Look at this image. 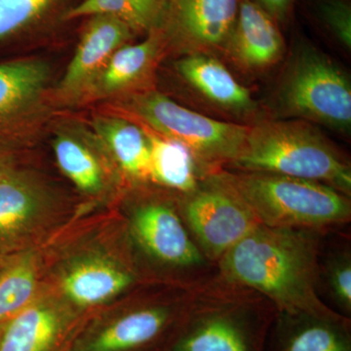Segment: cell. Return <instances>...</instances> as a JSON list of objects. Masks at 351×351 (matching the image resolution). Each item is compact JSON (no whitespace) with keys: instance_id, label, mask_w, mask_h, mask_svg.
Here are the masks:
<instances>
[{"instance_id":"obj_24","label":"cell","mask_w":351,"mask_h":351,"mask_svg":"<svg viewBox=\"0 0 351 351\" xmlns=\"http://www.w3.org/2000/svg\"><path fill=\"white\" fill-rule=\"evenodd\" d=\"M71 0H0V48L40 31L52 23L64 22Z\"/></svg>"},{"instance_id":"obj_16","label":"cell","mask_w":351,"mask_h":351,"mask_svg":"<svg viewBox=\"0 0 351 351\" xmlns=\"http://www.w3.org/2000/svg\"><path fill=\"white\" fill-rule=\"evenodd\" d=\"M52 141L58 166L85 195H98L107 184V173L96 147L98 136L82 123L64 122L57 127Z\"/></svg>"},{"instance_id":"obj_7","label":"cell","mask_w":351,"mask_h":351,"mask_svg":"<svg viewBox=\"0 0 351 351\" xmlns=\"http://www.w3.org/2000/svg\"><path fill=\"white\" fill-rule=\"evenodd\" d=\"M184 203V216L205 253L221 258L261 225L232 191L209 174Z\"/></svg>"},{"instance_id":"obj_11","label":"cell","mask_w":351,"mask_h":351,"mask_svg":"<svg viewBox=\"0 0 351 351\" xmlns=\"http://www.w3.org/2000/svg\"><path fill=\"white\" fill-rule=\"evenodd\" d=\"M285 41L277 22L252 0H240L239 14L223 53L245 71L261 73L278 64Z\"/></svg>"},{"instance_id":"obj_6","label":"cell","mask_w":351,"mask_h":351,"mask_svg":"<svg viewBox=\"0 0 351 351\" xmlns=\"http://www.w3.org/2000/svg\"><path fill=\"white\" fill-rule=\"evenodd\" d=\"M52 75L39 58L0 61V141L12 142L49 117Z\"/></svg>"},{"instance_id":"obj_23","label":"cell","mask_w":351,"mask_h":351,"mask_svg":"<svg viewBox=\"0 0 351 351\" xmlns=\"http://www.w3.org/2000/svg\"><path fill=\"white\" fill-rule=\"evenodd\" d=\"M168 0H82L69 7L63 21L90 17L97 14L113 16L135 34L160 31Z\"/></svg>"},{"instance_id":"obj_19","label":"cell","mask_w":351,"mask_h":351,"mask_svg":"<svg viewBox=\"0 0 351 351\" xmlns=\"http://www.w3.org/2000/svg\"><path fill=\"white\" fill-rule=\"evenodd\" d=\"M68 324V315L56 304L31 302L7 321L0 351H53Z\"/></svg>"},{"instance_id":"obj_20","label":"cell","mask_w":351,"mask_h":351,"mask_svg":"<svg viewBox=\"0 0 351 351\" xmlns=\"http://www.w3.org/2000/svg\"><path fill=\"white\" fill-rule=\"evenodd\" d=\"M131 274L117 263L90 257L75 263L64 274L62 287L66 298L78 306L103 304L126 290Z\"/></svg>"},{"instance_id":"obj_21","label":"cell","mask_w":351,"mask_h":351,"mask_svg":"<svg viewBox=\"0 0 351 351\" xmlns=\"http://www.w3.org/2000/svg\"><path fill=\"white\" fill-rule=\"evenodd\" d=\"M141 125V124H140ZM151 147L152 181L180 193H193L201 184L200 161L186 145L144 125Z\"/></svg>"},{"instance_id":"obj_10","label":"cell","mask_w":351,"mask_h":351,"mask_svg":"<svg viewBox=\"0 0 351 351\" xmlns=\"http://www.w3.org/2000/svg\"><path fill=\"white\" fill-rule=\"evenodd\" d=\"M166 53L167 47L161 31L147 34L141 43L121 46L95 80L86 101L121 99L154 89L152 82L157 66Z\"/></svg>"},{"instance_id":"obj_22","label":"cell","mask_w":351,"mask_h":351,"mask_svg":"<svg viewBox=\"0 0 351 351\" xmlns=\"http://www.w3.org/2000/svg\"><path fill=\"white\" fill-rule=\"evenodd\" d=\"M287 316L276 351H351L348 320Z\"/></svg>"},{"instance_id":"obj_17","label":"cell","mask_w":351,"mask_h":351,"mask_svg":"<svg viewBox=\"0 0 351 351\" xmlns=\"http://www.w3.org/2000/svg\"><path fill=\"white\" fill-rule=\"evenodd\" d=\"M248 321L223 311L197 313L175 339L171 351H258Z\"/></svg>"},{"instance_id":"obj_1","label":"cell","mask_w":351,"mask_h":351,"mask_svg":"<svg viewBox=\"0 0 351 351\" xmlns=\"http://www.w3.org/2000/svg\"><path fill=\"white\" fill-rule=\"evenodd\" d=\"M223 276L269 298L284 314L346 320L316 293L315 243L304 230L258 225L221 258Z\"/></svg>"},{"instance_id":"obj_5","label":"cell","mask_w":351,"mask_h":351,"mask_svg":"<svg viewBox=\"0 0 351 351\" xmlns=\"http://www.w3.org/2000/svg\"><path fill=\"white\" fill-rule=\"evenodd\" d=\"M120 101V108L129 119L186 145L203 165H230L243 149L249 124L211 119L154 89L129 95Z\"/></svg>"},{"instance_id":"obj_3","label":"cell","mask_w":351,"mask_h":351,"mask_svg":"<svg viewBox=\"0 0 351 351\" xmlns=\"http://www.w3.org/2000/svg\"><path fill=\"white\" fill-rule=\"evenodd\" d=\"M217 181L250 210L261 225L306 228L341 225L350 221V196L319 182L272 173L219 170Z\"/></svg>"},{"instance_id":"obj_2","label":"cell","mask_w":351,"mask_h":351,"mask_svg":"<svg viewBox=\"0 0 351 351\" xmlns=\"http://www.w3.org/2000/svg\"><path fill=\"white\" fill-rule=\"evenodd\" d=\"M230 166L319 182L351 195L346 156L311 122L263 119L249 125L243 149Z\"/></svg>"},{"instance_id":"obj_31","label":"cell","mask_w":351,"mask_h":351,"mask_svg":"<svg viewBox=\"0 0 351 351\" xmlns=\"http://www.w3.org/2000/svg\"><path fill=\"white\" fill-rule=\"evenodd\" d=\"M7 321H4V322L0 323V339H1L2 332H3L4 328H5Z\"/></svg>"},{"instance_id":"obj_29","label":"cell","mask_w":351,"mask_h":351,"mask_svg":"<svg viewBox=\"0 0 351 351\" xmlns=\"http://www.w3.org/2000/svg\"><path fill=\"white\" fill-rule=\"evenodd\" d=\"M10 143L0 141V178L15 167Z\"/></svg>"},{"instance_id":"obj_30","label":"cell","mask_w":351,"mask_h":351,"mask_svg":"<svg viewBox=\"0 0 351 351\" xmlns=\"http://www.w3.org/2000/svg\"><path fill=\"white\" fill-rule=\"evenodd\" d=\"M9 258H1L0 260V276H1L2 271L5 269L6 263L8 262Z\"/></svg>"},{"instance_id":"obj_13","label":"cell","mask_w":351,"mask_h":351,"mask_svg":"<svg viewBox=\"0 0 351 351\" xmlns=\"http://www.w3.org/2000/svg\"><path fill=\"white\" fill-rule=\"evenodd\" d=\"M175 69L191 89L221 112L239 117H251L257 112L250 90L237 82L215 55H184L176 61Z\"/></svg>"},{"instance_id":"obj_28","label":"cell","mask_w":351,"mask_h":351,"mask_svg":"<svg viewBox=\"0 0 351 351\" xmlns=\"http://www.w3.org/2000/svg\"><path fill=\"white\" fill-rule=\"evenodd\" d=\"M252 1L262 7L263 10L267 11L277 23H284L287 20L294 3V0H252Z\"/></svg>"},{"instance_id":"obj_8","label":"cell","mask_w":351,"mask_h":351,"mask_svg":"<svg viewBox=\"0 0 351 351\" xmlns=\"http://www.w3.org/2000/svg\"><path fill=\"white\" fill-rule=\"evenodd\" d=\"M240 0H168L160 31L167 52L179 57L223 52Z\"/></svg>"},{"instance_id":"obj_15","label":"cell","mask_w":351,"mask_h":351,"mask_svg":"<svg viewBox=\"0 0 351 351\" xmlns=\"http://www.w3.org/2000/svg\"><path fill=\"white\" fill-rule=\"evenodd\" d=\"M48 204L45 188L29 173L14 167L0 178V254L31 230Z\"/></svg>"},{"instance_id":"obj_14","label":"cell","mask_w":351,"mask_h":351,"mask_svg":"<svg viewBox=\"0 0 351 351\" xmlns=\"http://www.w3.org/2000/svg\"><path fill=\"white\" fill-rule=\"evenodd\" d=\"M175 315L165 306L134 309L84 337L73 351H143L167 332Z\"/></svg>"},{"instance_id":"obj_25","label":"cell","mask_w":351,"mask_h":351,"mask_svg":"<svg viewBox=\"0 0 351 351\" xmlns=\"http://www.w3.org/2000/svg\"><path fill=\"white\" fill-rule=\"evenodd\" d=\"M36 282V267L31 255L9 258L0 276V323L32 302Z\"/></svg>"},{"instance_id":"obj_26","label":"cell","mask_w":351,"mask_h":351,"mask_svg":"<svg viewBox=\"0 0 351 351\" xmlns=\"http://www.w3.org/2000/svg\"><path fill=\"white\" fill-rule=\"evenodd\" d=\"M318 13L330 34L346 49H351V5L348 0H322Z\"/></svg>"},{"instance_id":"obj_12","label":"cell","mask_w":351,"mask_h":351,"mask_svg":"<svg viewBox=\"0 0 351 351\" xmlns=\"http://www.w3.org/2000/svg\"><path fill=\"white\" fill-rule=\"evenodd\" d=\"M132 230L145 251L160 262L191 267L202 261L174 210L164 203L147 202L134 211Z\"/></svg>"},{"instance_id":"obj_9","label":"cell","mask_w":351,"mask_h":351,"mask_svg":"<svg viewBox=\"0 0 351 351\" xmlns=\"http://www.w3.org/2000/svg\"><path fill=\"white\" fill-rule=\"evenodd\" d=\"M73 54L56 86L51 101L60 106L80 105L113 53L130 43L135 32L123 22L105 14L90 16Z\"/></svg>"},{"instance_id":"obj_4","label":"cell","mask_w":351,"mask_h":351,"mask_svg":"<svg viewBox=\"0 0 351 351\" xmlns=\"http://www.w3.org/2000/svg\"><path fill=\"white\" fill-rule=\"evenodd\" d=\"M274 101L282 119H301L339 132L350 131V77L311 44L295 47L277 85Z\"/></svg>"},{"instance_id":"obj_27","label":"cell","mask_w":351,"mask_h":351,"mask_svg":"<svg viewBox=\"0 0 351 351\" xmlns=\"http://www.w3.org/2000/svg\"><path fill=\"white\" fill-rule=\"evenodd\" d=\"M329 283L332 295L346 313L351 311V263L343 258L332 263L329 269Z\"/></svg>"},{"instance_id":"obj_18","label":"cell","mask_w":351,"mask_h":351,"mask_svg":"<svg viewBox=\"0 0 351 351\" xmlns=\"http://www.w3.org/2000/svg\"><path fill=\"white\" fill-rule=\"evenodd\" d=\"M92 130L112 160L133 181L152 180L151 147L144 127L119 115H96Z\"/></svg>"}]
</instances>
